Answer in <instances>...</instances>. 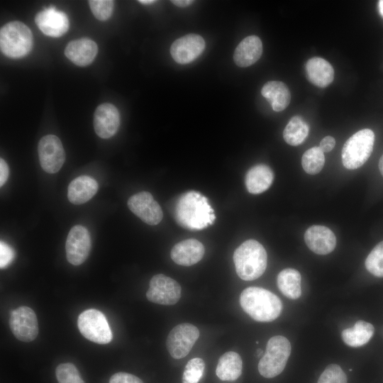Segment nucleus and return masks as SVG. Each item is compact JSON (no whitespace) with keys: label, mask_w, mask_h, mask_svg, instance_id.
<instances>
[{"label":"nucleus","mask_w":383,"mask_h":383,"mask_svg":"<svg viewBox=\"0 0 383 383\" xmlns=\"http://www.w3.org/2000/svg\"><path fill=\"white\" fill-rule=\"evenodd\" d=\"M205 363L201 358L194 357L185 366L182 383H198L203 376Z\"/></svg>","instance_id":"31"},{"label":"nucleus","mask_w":383,"mask_h":383,"mask_svg":"<svg viewBox=\"0 0 383 383\" xmlns=\"http://www.w3.org/2000/svg\"><path fill=\"white\" fill-rule=\"evenodd\" d=\"M55 375L59 383H84L77 367L70 362L60 364Z\"/></svg>","instance_id":"32"},{"label":"nucleus","mask_w":383,"mask_h":383,"mask_svg":"<svg viewBox=\"0 0 383 383\" xmlns=\"http://www.w3.org/2000/svg\"><path fill=\"white\" fill-rule=\"evenodd\" d=\"M206 43L199 35L190 33L173 42L170 53L179 64H188L196 60L204 50Z\"/></svg>","instance_id":"14"},{"label":"nucleus","mask_w":383,"mask_h":383,"mask_svg":"<svg viewBox=\"0 0 383 383\" xmlns=\"http://www.w3.org/2000/svg\"><path fill=\"white\" fill-rule=\"evenodd\" d=\"M291 344L282 335L272 337L267 343L265 355L258 363V371L265 378H273L284 369L291 353Z\"/></svg>","instance_id":"6"},{"label":"nucleus","mask_w":383,"mask_h":383,"mask_svg":"<svg viewBox=\"0 0 383 383\" xmlns=\"http://www.w3.org/2000/svg\"><path fill=\"white\" fill-rule=\"evenodd\" d=\"M365 264L370 273L377 277H383V240L372 250Z\"/></svg>","instance_id":"30"},{"label":"nucleus","mask_w":383,"mask_h":383,"mask_svg":"<svg viewBox=\"0 0 383 383\" xmlns=\"http://www.w3.org/2000/svg\"><path fill=\"white\" fill-rule=\"evenodd\" d=\"M306 77L318 87L328 86L334 79V70L325 59L319 57L310 58L305 65Z\"/></svg>","instance_id":"21"},{"label":"nucleus","mask_w":383,"mask_h":383,"mask_svg":"<svg viewBox=\"0 0 383 383\" xmlns=\"http://www.w3.org/2000/svg\"><path fill=\"white\" fill-rule=\"evenodd\" d=\"M204 245L196 239L182 240L172 248L171 258L177 265L191 266L199 262L204 255Z\"/></svg>","instance_id":"18"},{"label":"nucleus","mask_w":383,"mask_h":383,"mask_svg":"<svg viewBox=\"0 0 383 383\" xmlns=\"http://www.w3.org/2000/svg\"><path fill=\"white\" fill-rule=\"evenodd\" d=\"M113 1L111 0H90L89 5L94 16L100 21L109 19L113 9Z\"/></svg>","instance_id":"34"},{"label":"nucleus","mask_w":383,"mask_h":383,"mask_svg":"<svg viewBox=\"0 0 383 383\" xmlns=\"http://www.w3.org/2000/svg\"><path fill=\"white\" fill-rule=\"evenodd\" d=\"M240 304L244 311L259 322H270L279 317L282 304L270 291L257 287L245 289L240 296Z\"/></svg>","instance_id":"2"},{"label":"nucleus","mask_w":383,"mask_h":383,"mask_svg":"<svg viewBox=\"0 0 383 383\" xmlns=\"http://www.w3.org/2000/svg\"><path fill=\"white\" fill-rule=\"evenodd\" d=\"M98 52L96 43L88 38L71 41L65 50L66 57L74 64L84 67L91 64Z\"/></svg>","instance_id":"19"},{"label":"nucleus","mask_w":383,"mask_h":383,"mask_svg":"<svg viewBox=\"0 0 383 383\" xmlns=\"http://www.w3.org/2000/svg\"><path fill=\"white\" fill-rule=\"evenodd\" d=\"M33 35L29 28L20 21H11L0 30L1 51L7 57L19 58L31 50Z\"/></svg>","instance_id":"4"},{"label":"nucleus","mask_w":383,"mask_h":383,"mask_svg":"<svg viewBox=\"0 0 383 383\" xmlns=\"http://www.w3.org/2000/svg\"><path fill=\"white\" fill-rule=\"evenodd\" d=\"M262 353H263V351H262V349H260V348H259V349H257V351H256V355H257V357H260V356L262 355Z\"/></svg>","instance_id":"43"},{"label":"nucleus","mask_w":383,"mask_h":383,"mask_svg":"<svg viewBox=\"0 0 383 383\" xmlns=\"http://www.w3.org/2000/svg\"><path fill=\"white\" fill-rule=\"evenodd\" d=\"M15 256L13 250L3 241L0 243V267L5 268L13 260Z\"/></svg>","instance_id":"35"},{"label":"nucleus","mask_w":383,"mask_h":383,"mask_svg":"<svg viewBox=\"0 0 383 383\" xmlns=\"http://www.w3.org/2000/svg\"><path fill=\"white\" fill-rule=\"evenodd\" d=\"M77 326L81 334L91 342L107 344L112 340L108 321L99 310L90 309L82 312L77 319Z\"/></svg>","instance_id":"7"},{"label":"nucleus","mask_w":383,"mask_h":383,"mask_svg":"<svg viewBox=\"0 0 383 383\" xmlns=\"http://www.w3.org/2000/svg\"><path fill=\"white\" fill-rule=\"evenodd\" d=\"M379 11L381 16L383 17V0L379 1Z\"/></svg>","instance_id":"42"},{"label":"nucleus","mask_w":383,"mask_h":383,"mask_svg":"<svg viewBox=\"0 0 383 383\" xmlns=\"http://www.w3.org/2000/svg\"><path fill=\"white\" fill-rule=\"evenodd\" d=\"M374 137L371 129L364 128L347 140L341 152L342 162L345 168L355 170L366 162L372 152Z\"/></svg>","instance_id":"5"},{"label":"nucleus","mask_w":383,"mask_h":383,"mask_svg":"<svg viewBox=\"0 0 383 383\" xmlns=\"http://www.w3.org/2000/svg\"><path fill=\"white\" fill-rule=\"evenodd\" d=\"M129 209L145 223L155 226L162 219L159 204L148 192H140L131 196L127 202Z\"/></svg>","instance_id":"13"},{"label":"nucleus","mask_w":383,"mask_h":383,"mask_svg":"<svg viewBox=\"0 0 383 383\" xmlns=\"http://www.w3.org/2000/svg\"><path fill=\"white\" fill-rule=\"evenodd\" d=\"M9 326L14 336L23 342L33 341L38 334L37 316L28 306H19L11 312Z\"/></svg>","instance_id":"12"},{"label":"nucleus","mask_w":383,"mask_h":383,"mask_svg":"<svg viewBox=\"0 0 383 383\" xmlns=\"http://www.w3.org/2000/svg\"><path fill=\"white\" fill-rule=\"evenodd\" d=\"M120 126V114L113 104L99 105L94 115V128L96 135L103 139L114 135Z\"/></svg>","instance_id":"15"},{"label":"nucleus","mask_w":383,"mask_h":383,"mask_svg":"<svg viewBox=\"0 0 383 383\" xmlns=\"http://www.w3.org/2000/svg\"><path fill=\"white\" fill-rule=\"evenodd\" d=\"M91 248V240L89 231L81 225L73 226L65 243L67 261L76 266L82 264L88 257Z\"/></svg>","instance_id":"11"},{"label":"nucleus","mask_w":383,"mask_h":383,"mask_svg":"<svg viewBox=\"0 0 383 383\" xmlns=\"http://www.w3.org/2000/svg\"><path fill=\"white\" fill-rule=\"evenodd\" d=\"M35 21L43 33L50 37L62 36L69 28L67 15L55 7L45 9L37 13Z\"/></svg>","instance_id":"16"},{"label":"nucleus","mask_w":383,"mask_h":383,"mask_svg":"<svg viewBox=\"0 0 383 383\" xmlns=\"http://www.w3.org/2000/svg\"><path fill=\"white\" fill-rule=\"evenodd\" d=\"M262 53V43L259 37H245L236 47L233 60L236 65L246 67L256 62Z\"/></svg>","instance_id":"20"},{"label":"nucleus","mask_w":383,"mask_h":383,"mask_svg":"<svg viewBox=\"0 0 383 383\" xmlns=\"http://www.w3.org/2000/svg\"><path fill=\"white\" fill-rule=\"evenodd\" d=\"M379 170L382 175L383 176V154L381 156V157L379 159Z\"/></svg>","instance_id":"40"},{"label":"nucleus","mask_w":383,"mask_h":383,"mask_svg":"<svg viewBox=\"0 0 383 383\" xmlns=\"http://www.w3.org/2000/svg\"><path fill=\"white\" fill-rule=\"evenodd\" d=\"M267 252L261 243L250 239L243 242L233 253V262L238 277L245 281L257 279L267 267Z\"/></svg>","instance_id":"3"},{"label":"nucleus","mask_w":383,"mask_h":383,"mask_svg":"<svg viewBox=\"0 0 383 383\" xmlns=\"http://www.w3.org/2000/svg\"><path fill=\"white\" fill-rule=\"evenodd\" d=\"M172 3H173L175 6H178V7H182V8H184V7H187V6H189V5H191L194 1H191V0H174V1H171Z\"/></svg>","instance_id":"39"},{"label":"nucleus","mask_w":383,"mask_h":383,"mask_svg":"<svg viewBox=\"0 0 383 383\" xmlns=\"http://www.w3.org/2000/svg\"><path fill=\"white\" fill-rule=\"evenodd\" d=\"M335 140L334 138L330 135L324 137L320 142L319 148L323 152L331 151L335 146Z\"/></svg>","instance_id":"37"},{"label":"nucleus","mask_w":383,"mask_h":383,"mask_svg":"<svg viewBox=\"0 0 383 383\" xmlns=\"http://www.w3.org/2000/svg\"><path fill=\"white\" fill-rule=\"evenodd\" d=\"M98 189L99 184L94 178L82 175L70 183L67 198L73 204H82L90 200L96 194Z\"/></svg>","instance_id":"22"},{"label":"nucleus","mask_w":383,"mask_h":383,"mask_svg":"<svg viewBox=\"0 0 383 383\" xmlns=\"http://www.w3.org/2000/svg\"><path fill=\"white\" fill-rule=\"evenodd\" d=\"M261 94L270 104L274 111H282L289 104L291 94L282 82L270 81L264 84Z\"/></svg>","instance_id":"24"},{"label":"nucleus","mask_w":383,"mask_h":383,"mask_svg":"<svg viewBox=\"0 0 383 383\" xmlns=\"http://www.w3.org/2000/svg\"><path fill=\"white\" fill-rule=\"evenodd\" d=\"M308 248L318 255L331 252L336 245V238L331 229L320 225L309 227L304 233Z\"/></svg>","instance_id":"17"},{"label":"nucleus","mask_w":383,"mask_h":383,"mask_svg":"<svg viewBox=\"0 0 383 383\" xmlns=\"http://www.w3.org/2000/svg\"><path fill=\"white\" fill-rule=\"evenodd\" d=\"M9 175V169L7 163L3 159H0V187H2L7 181Z\"/></svg>","instance_id":"38"},{"label":"nucleus","mask_w":383,"mask_h":383,"mask_svg":"<svg viewBox=\"0 0 383 383\" xmlns=\"http://www.w3.org/2000/svg\"><path fill=\"white\" fill-rule=\"evenodd\" d=\"M40 164L43 170L50 174L57 172L65 160V152L62 144L56 135L43 137L38 145Z\"/></svg>","instance_id":"9"},{"label":"nucleus","mask_w":383,"mask_h":383,"mask_svg":"<svg viewBox=\"0 0 383 383\" xmlns=\"http://www.w3.org/2000/svg\"><path fill=\"white\" fill-rule=\"evenodd\" d=\"M138 2L142 4L148 5V4H152L155 3V1H154V0H140V1H138Z\"/></svg>","instance_id":"41"},{"label":"nucleus","mask_w":383,"mask_h":383,"mask_svg":"<svg viewBox=\"0 0 383 383\" xmlns=\"http://www.w3.org/2000/svg\"><path fill=\"white\" fill-rule=\"evenodd\" d=\"M243 361L235 352L225 353L218 360L216 374L223 381H235L241 374Z\"/></svg>","instance_id":"25"},{"label":"nucleus","mask_w":383,"mask_h":383,"mask_svg":"<svg viewBox=\"0 0 383 383\" xmlns=\"http://www.w3.org/2000/svg\"><path fill=\"white\" fill-rule=\"evenodd\" d=\"M274 179L271 168L264 164L251 167L246 173L245 184L247 190L253 194L264 192L270 188Z\"/></svg>","instance_id":"23"},{"label":"nucleus","mask_w":383,"mask_h":383,"mask_svg":"<svg viewBox=\"0 0 383 383\" xmlns=\"http://www.w3.org/2000/svg\"><path fill=\"white\" fill-rule=\"evenodd\" d=\"M109 383H143L138 377L127 372H117L111 376Z\"/></svg>","instance_id":"36"},{"label":"nucleus","mask_w":383,"mask_h":383,"mask_svg":"<svg viewBox=\"0 0 383 383\" xmlns=\"http://www.w3.org/2000/svg\"><path fill=\"white\" fill-rule=\"evenodd\" d=\"M309 126L299 116H293L287 124L283 131L285 142L292 146L301 144L307 138Z\"/></svg>","instance_id":"28"},{"label":"nucleus","mask_w":383,"mask_h":383,"mask_svg":"<svg viewBox=\"0 0 383 383\" xmlns=\"http://www.w3.org/2000/svg\"><path fill=\"white\" fill-rule=\"evenodd\" d=\"M174 216L179 226L189 230L204 229L216 219L207 198L194 191L179 196L174 204Z\"/></svg>","instance_id":"1"},{"label":"nucleus","mask_w":383,"mask_h":383,"mask_svg":"<svg viewBox=\"0 0 383 383\" xmlns=\"http://www.w3.org/2000/svg\"><path fill=\"white\" fill-rule=\"evenodd\" d=\"M317 383H347V376L339 365L331 364L320 375Z\"/></svg>","instance_id":"33"},{"label":"nucleus","mask_w":383,"mask_h":383,"mask_svg":"<svg viewBox=\"0 0 383 383\" xmlns=\"http://www.w3.org/2000/svg\"><path fill=\"white\" fill-rule=\"evenodd\" d=\"M374 333V326L368 322L357 321L352 328L342 331L341 337L348 346L357 348L367 343Z\"/></svg>","instance_id":"26"},{"label":"nucleus","mask_w":383,"mask_h":383,"mask_svg":"<svg viewBox=\"0 0 383 383\" xmlns=\"http://www.w3.org/2000/svg\"><path fill=\"white\" fill-rule=\"evenodd\" d=\"M301 274L293 268H286L277 275V284L280 292L290 299H296L301 294Z\"/></svg>","instance_id":"27"},{"label":"nucleus","mask_w":383,"mask_h":383,"mask_svg":"<svg viewBox=\"0 0 383 383\" xmlns=\"http://www.w3.org/2000/svg\"><path fill=\"white\" fill-rule=\"evenodd\" d=\"M147 299L161 305H174L181 297V287L170 277L158 274L152 277L146 292Z\"/></svg>","instance_id":"10"},{"label":"nucleus","mask_w":383,"mask_h":383,"mask_svg":"<svg viewBox=\"0 0 383 383\" xmlns=\"http://www.w3.org/2000/svg\"><path fill=\"white\" fill-rule=\"evenodd\" d=\"M197 327L183 323L174 327L167 338V349L174 359H181L187 356L199 337Z\"/></svg>","instance_id":"8"},{"label":"nucleus","mask_w":383,"mask_h":383,"mask_svg":"<svg viewBox=\"0 0 383 383\" xmlns=\"http://www.w3.org/2000/svg\"><path fill=\"white\" fill-rule=\"evenodd\" d=\"M324 163L323 152L317 146L305 151L301 157L302 167L309 174H316L320 172L324 166Z\"/></svg>","instance_id":"29"}]
</instances>
